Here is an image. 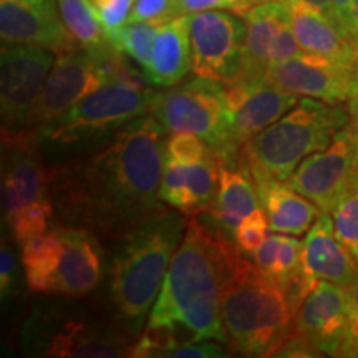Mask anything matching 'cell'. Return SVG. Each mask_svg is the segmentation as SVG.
<instances>
[{
  "mask_svg": "<svg viewBox=\"0 0 358 358\" xmlns=\"http://www.w3.org/2000/svg\"><path fill=\"white\" fill-rule=\"evenodd\" d=\"M352 45L358 55V0H353L352 8Z\"/></svg>",
  "mask_w": 358,
  "mask_h": 358,
  "instance_id": "60d3db41",
  "label": "cell"
},
{
  "mask_svg": "<svg viewBox=\"0 0 358 358\" xmlns=\"http://www.w3.org/2000/svg\"><path fill=\"white\" fill-rule=\"evenodd\" d=\"M348 294V335L340 357H353L358 350V272L347 287Z\"/></svg>",
  "mask_w": 358,
  "mask_h": 358,
  "instance_id": "8d00e7d4",
  "label": "cell"
},
{
  "mask_svg": "<svg viewBox=\"0 0 358 358\" xmlns=\"http://www.w3.org/2000/svg\"><path fill=\"white\" fill-rule=\"evenodd\" d=\"M192 70L189 15H179L159 25L150 70L145 80L159 88L181 83Z\"/></svg>",
  "mask_w": 358,
  "mask_h": 358,
  "instance_id": "603a6c76",
  "label": "cell"
},
{
  "mask_svg": "<svg viewBox=\"0 0 358 358\" xmlns=\"http://www.w3.org/2000/svg\"><path fill=\"white\" fill-rule=\"evenodd\" d=\"M348 129H350L353 145L358 156V77L352 96L348 98Z\"/></svg>",
  "mask_w": 358,
  "mask_h": 358,
  "instance_id": "ab89813d",
  "label": "cell"
},
{
  "mask_svg": "<svg viewBox=\"0 0 358 358\" xmlns=\"http://www.w3.org/2000/svg\"><path fill=\"white\" fill-rule=\"evenodd\" d=\"M254 266L262 274L290 287L302 275V243L289 234H268L252 252Z\"/></svg>",
  "mask_w": 358,
  "mask_h": 358,
  "instance_id": "4316f807",
  "label": "cell"
},
{
  "mask_svg": "<svg viewBox=\"0 0 358 358\" xmlns=\"http://www.w3.org/2000/svg\"><path fill=\"white\" fill-rule=\"evenodd\" d=\"M155 96L156 92L127 65L113 80L75 103L40 138L57 145H73L100 136L151 113Z\"/></svg>",
  "mask_w": 358,
  "mask_h": 358,
  "instance_id": "52a82bcc",
  "label": "cell"
},
{
  "mask_svg": "<svg viewBox=\"0 0 358 358\" xmlns=\"http://www.w3.org/2000/svg\"><path fill=\"white\" fill-rule=\"evenodd\" d=\"M357 179L358 156L350 129L345 127L325 150L307 156L287 179V185L322 213H332Z\"/></svg>",
  "mask_w": 358,
  "mask_h": 358,
  "instance_id": "7c38bea8",
  "label": "cell"
},
{
  "mask_svg": "<svg viewBox=\"0 0 358 358\" xmlns=\"http://www.w3.org/2000/svg\"><path fill=\"white\" fill-rule=\"evenodd\" d=\"M151 113L168 133H191L219 161H236L231 150L232 113L226 85L198 77L156 93Z\"/></svg>",
  "mask_w": 358,
  "mask_h": 358,
  "instance_id": "8992f818",
  "label": "cell"
},
{
  "mask_svg": "<svg viewBox=\"0 0 358 358\" xmlns=\"http://www.w3.org/2000/svg\"><path fill=\"white\" fill-rule=\"evenodd\" d=\"M15 277H17V262L13 257L10 248H7L6 243H2L0 249V292L2 299H7L12 294V289L15 287Z\"/></svg>",
  "mask_w": 358,
  "mask_h": 358,
  "instance_id": "74e56055",
  "label": "cell"
},
{
  "mask_svg": "<svg viewBox=\"0 0 358 358\" xmlns=\"http://www.w3.org/2000/svg\"><path fill=\"white\" fill-rule=\"evenodd\" d=\"M334 7L335 24L340 32L345 35V38L352 43V8L353 0H330ZM353 47V45H352Z\"/></svg>",
  "mask_w": 358,
  "mask_h": 358,
  "instance_id": "f35d334b",
  "label": "cell"
},
{
  "mask_svg": "<svg viewBox=\"0 0 358 358\" xmlns=\"http://www.w3.org/2000/svg\"><path fill=\"white\" fill-rule=\"evenodd\" d=\"M239 252L229 237L191 216L146 329L168 330L191 342H227L221 299Z\"/></svg>",
  "mask_w": 358,
  "mask_h": 358,
  "instance_id": "7a4b0ae2",
  "label": "cell"
},
{
  "mask_svg": "<svg viewBox=\"0 0 358 358\" xmlns=\"http://www.w3.org/2000/svg\"><path fill=\"white\" fill-rule=\"evenodd\" d=\"M243 250L224 282L221 317L232 345L245 357H275L297 327L301 303L289 287L262 274Z\"/></svg>",
  "mask_w": 358,
  "mask_h": 358,
  "instance_id": "277c9868",
  "label": "cell"
},
{
  "mask_svg": "<svg viewBox=\"0 0 358 358\" xmlns=\"http://www.w3.org/2000/svg\"><path fill=\"white\" fill-rule=\"evenodd\" d=\"M22 2H52V0H22Z\"/></svg>",
  "mask_w": 358,
  "mask_h": 358,
  "instance_id": "7bdbcfd3",
  "label": "cell"
},
{
  "mask_svg": "<svg viewBox=\"0 0 358 358\" xmlns=\"http://www.w3.org/2000/svg\"><path fill=\"white\" fill-rule=\"evenodd\" d=\"M159 25L156 22H133L120 29L113 37V45L118 52L124 53L141 66V75L145 78L150 70L153 47L158 37Z\"/></svg>",
  "mask_w": 358,
  "mask_h": 358,
  "instance_id": "f1b7e54d",
  "label": "cell"
},
{
  "mask_svg": "<svg viewBox=\"0 0 358 358\" xmlns=\"http://www.w3.org/2000/svg\"><path fill=\"white\" fill-rule=\"evenodd\" d=\"M248 25L244 65L239 80H256L267 75L277 37L289 25V15L280 0H266L244 17Z\"/></svg>",
  "mask_w": 358,
  "mask_h": 358,
  "instance_id": "cb8c5ba5",
  "label": "cell"
},
{
  "mask_svg": "<svg viewBox=\"0 0 358 358\" xmlns=\"http://www.w3.org/2000/svg\"><path fill=\"white\" fill-rule=\"evenodd\" d=\"M176 17V0H136L128 24L133 22H156L164 24Z\"/></svg>",
  "mask_w": 358,
  "mask_h": 358,
  "instance_id": "d590c367",
  "label": "cell"
},
{
  "mask_svg": "<svg viewBox=\"0 0 358 358\" xmlns=\"http://www.w3.org/2000/svg\"><path fill=\"white\" fill-rule=\"evenodd\" d=\"M25 342L38 355L60 358L129 357L133 347L118 327L62 310H48L29 324Z\"/></svg>",
  "mask_w": 358,
  "mask_h": 358,
  "instance_id": "9c48e42d",
  "label": "cell"
},
{
  "mask_svg": "<svg viewBox=\"0 0 358 358\" xmlns=\"http://www.w3.org/2000/svg\"><path fill=\"white\" fill-rule=\"evenodd\" d=\"M185 227V219L163 208L118 239L108 268V301L129 332H138L151 312Z\"/></svg>",
  "mask_w": 358,
  "mask_h": 358,
  "instance_id": "3957f363",
  "label": "cell"
},
{
  "mask_svg": "<svg viewBox=\"0 0 358 358\" xmlns=\"http://www.w3.org/2000/svg\"><path fill=\"white\" fill-rule=\"evenodd\" d=\"M307 2L312 3V6H315L317 8H320L322 12H325L327 15H329L330 19L335 22V19H334V7H332V2H330V0H307ZM335 25H337V24H335Z\"/></svg>",
  "mask_w": 358,
  "mask_h": 358,
  "instance_id": "b9f144b4",
  "label": "cell"
},
{
  "mask_svg": "<svg viewBox=\"0 0 358 358\" xmlns=\"http://www.w3.org/2000/svg\"><path fill=\"white\" fill-rule=\"evenodd\" d=\"M287 10L290 27L303 52L355 64L358 55L335 22L307 0H280Z\"/></svg>",
  "mask_w": 358,
  "mask_h": 358,
  "instance_id": "7402d4cb",
  "label": "cell"
},
{
  "mask_svg": "<svg viewBox=\"0 0 358 358\" xmlns=\"http://www.w3.org/2000/svg\"><path fill=\"white\" fill-rule=\"evenodd\" d=\"M60 252L62 239L57 229L22 244V266L30 290L38 294H52Z\"/></svg>",
  "mask_w": 358,
  "mask_h": 358,
  "instance_id": "83f0119b",
  "label": "cell"
},
{
  "mask_svg": "<svg viewBox=\"0 0 358 358\" xmlns=\"http://www.w3.org/2000/svg\"><path fill=\"white\" fill-rule=\"evenodd\" d=\"M58 3L0 0V37L6 45H30L57 55L78 48L62 19Z\"/></svg>",
  "mask_w": 358,
  "mask_h": 358,
  "instance_id": "2e32d148",
  "label": "cell"
},
{
  "mask_svg": "<svg viewBox=\"0 0 358 358\" xmlns=\"http://www.w3.org/2000/svg\"><path fill=\"white\" fill-rule=\"evenodd\" d=\"M219 182V163L211 151L198 163L185 164L166 155L159 199L187 216H198L213 204Z\"/></svg>",
  "mask_w": 358,
  "mask_h": 358,
  "instance_id": "d6986e66",
  "label": "cell"
},
{
  "mask_svg": "<svg viewBox=\"0 0 358 358\" xmlns=\"http://www.w3.org/2000/svg\"><path fill=\"white\" fill-rule=\"evenodd\" d=\"M217 191L208 213L214 227L229 239L231 237L234 239L239 224L250 213L261 208V201H259L256 181L243 159L237 158L231 163L217 159Z\"/></svg>",
  "mask_w": 358,
  "mask_h": 358,
  "instance_id": "44dd1931",
  "label": "cell"
},
{
  "mask_svg": "<svg viewBox=\"0 0 358 358\" xmlns=\"http://www.w3.org/2000/svg\"><path fill=\"white\" fill-rule=\"evenodd\" d=\"M330 214L337 237L358 261V179Z\"/></svg>",
  "mask_w": 358,
  "mask_h": 358,
  "instance_id": "f546056e",
  "label": "cell"
},
{
  "mask_svg": "<svg viewBox=\"0 0 358 358\" xmlns=\"http://www.w3.org/2000/svg\"><path fill=\"white\" fill-rule=\"evenodd\" d=\"M357 272L358 264L337 237L330 213H320L302 243V275L313 285L329 280L348 287Z\"/></svg>",
  "mask_w": 358,
  "mask_h": 358,
  "instance_id": "ffe728a7",
  "label": "cell"
},
{
  "mask_svg": "<svg viewBox=\"0 0 358 358\" xmlns=\"http://www.w3.org/2000/svg\"><path fill=\"white\" fill-rule=\"evenodd\" d=\"M57 3L66 29L80 48L98 57H111L118 52L92 0H57Z\"/></svg>",
  "mask_w": 358,
  "mask_h": 358,
  "instance_id": "484cf974",
  "label": "cell"
},
{
  "mask_svg": "<svg viewBox=\"0 0 358 358\" xmlns=\"http://www.w3.org/2000/svg\"><path fill=\"white\" fill-rule=\"evenodd\" d=\"M226 92L232 113L231 150L236 156H239L245 143L275 123L299 101L295 93L280 88L266 77L237 80L226 87Z\"/></svg>",
  "mask_w": 358,
  "mask_h": 358,
  "instance_id": "5bb4252c",
  "label": "cell"
},
{
  "mask_svg": "<svg viewBox=\"0 0 358 358\" xmlns=\"http://www.w3.org/2000/svg\"><path fill=\"white\" fill-rule=\"evenodd\" d=\"M268 229L271 227H268L266 213H264L262 208H259L239 224L234 234V244L243 252L252 254L266 241Z\"/></svg>",
  "mask_w": 358,
  "mask_h": 358,
  "instance_id": "1f68e13d",
  "label": "cell"
},
{
  "mask_svg": "<svg viewBox=\"0 0 358 358\" xmlns=\"http://www.w3.org/2000/svg\"><path fill=\"white\" fill-rule=\"evenodd\" d=\"M262 2L266 0H176V17L206 10H226L245 17Z\"/></svg>",
  "mask_w": 358,
  "mask_h": 358,
  "instance_id": "d6a6232c",
  "label": "cell"
},
{
  "mask_svg": "<svg viewBox=\"0 0 358 358\" xmlns=\"http://www.w3.org/2000/svg\"><path fill=\"white\" fill-rule=\"evenodd\" d=\"M166 155L179 163L192 164L209 155V148L201 138L191 133H171L166 141Z\"/></svg>",
  "mask_w": 358,
  "mask_h": 358,
  "instance_id": "836d02e7",
  "label": "cell"
},
{
  "mask_svg": "<svg viewBox=\"0 0 358 358\" xmlns=\"http://www.w3.org/2000/svg\"><path fill=\"white\" fill-rule=\"evenodd\" d=\"M345 127L348 113L342 106L303 96L282 118L245 143L239 158L254 181L287 182L307 156L325 150Z\"/></svg>",
  "mask_w": 358,
  "mask_h": 358,
  "instance_id": "5b68a950",
  "label": "cell"
},
{
  "mask_svg": "<svg viewBox=\"0 0 358 358\" xmlns=\"http://www.w3.org/2000/svg\"><path fill=\"white\" fill-rule=\"evenodd\" d=\"M261 208L266 213L271 231L301 236L312 227L322 213L312 201L303 198L289 185L275 179L256 181Z\"/></svg>",
  "mask_w": 358,
  "mask_h": 358,
  "instance_id": "d4e9b609",
  "label": "cell"
},
{
  "mask_svg": "<svg viewBox=\"0 0 358 358\" xmlns=\"http://www.w3.org/2000/svg\"><path fill=\"white\" fill-rule=\"evenodd\" d=\"M62 252L52 294L69 299L87 297L103 275V252L95 232L85 226L58 227Z\"/></svg>",
  "mask_w": 358,
  "mask_h": 358,
  "instance_id": "ac0fdd59",
  "label": "cell"
},
{
  "mask_svg": "<svg viewBox=\"0 0 358 358\" xmlns=\"http://www.w3.org/2000/svg\"><path fill=\"white\" fill-rule=\"evenodd\" d=\"M127 65L122 52L98 57L78 47L60 53L24 133L38 140L45 129L60 120L75 103L113 80Z\"/></svg>",
  "mask_w": 358,
  "mask_h": 358,
  "instance_id": "ba28073f",
  "label": "cell"
},
{
  "mask_svg": "<svg viewBox=\"0 0 358 358\" xmlns=\"http://www.w3.org/2000/svg\"><path fill=\"white\" fill-rule=\"evenodd\" d=\"M55 55L52 50L30 45L2 43L0 57V113L2 134L24 133L42 95Z\"/></svg>",
  "mask_w": 358,
  "mask_h": 358,
  "instance_id": "8fae6325",
  "label": "cell"
},
{
  "mask_svg": "<svg viewBox=\"0 0 358 358\" xmlns=\"http://www.w3.org/2000/svg\"><path fill=\"white\" fill-rule=\"evenodd\" d=\"M164 131L155 116H140L62 179L55 174L53 181L60 182L62 203L71 219L95 234L118 241L161 211Z\"/></svg>",
  "mask_w": 358,
  "mask_h": 358,
  "instance_id": "6da1fadb",
  "label": "cell"
},
{
  "mask_svg": "<svg viewBox=\"0 0 358 358\" xmlns=\"http://www.w3.org/2000/svg\"><path fill=\"white\" fill-rule=\"evenodd\" d=\"M248 25L226 10H206L189 15L192 71L229 87L243 73Z\"/></svg>",
  "mask_w": 358,
  "mask_h": 358,
  "instance_id": "30bf717a",
  "label": "cell"
},
{
  "mask_svg": "<svg viewBox=\"0 0 358 358\" xmlns=\"http://www.w3.org/2000/svg\"><path fill=\"white\" fill-rule=\"evenodd\" d=\"M53 209H55L53 201L45 199L27 206L24 211L17 214L15 219L8 224L15 234L17 243L24 244L29 239L48 232V222L53 216Z\"/></svg>",
  "mask_w": 358,
  "mask_h": 358,
  "instance_id": "4dcf8cb0",
  "label": "cell"
},
{
  "mask_svg": "<svg viewBox=\"0 0 358 358\" xmlns=\"http://www.w3.org/2000/svg\"><path fill=\"white\" fill-rule=\"evenodd\" d=\"M134 2L136 0H92L111 42H113L115 35L120 32V29L128 24Z\"/></svg>",
  "mask_w": 358,
  "mask_h": 358,
  "instance_id": "e575fe53",
  "label": "cell"
},
{
  "mask_svg": "<svg viewBox=\"0 0 358 358\" xmlns=\"http://www.w3.org/2000/svg\"><path fill=\"white\" fill-rule=\"evenodd\" d=\"M295 332L320 355L340 357L348 335L347 287L329 280L317 282L299 308Z\"/></svg>",
  "mask_w": 358,
  "mask_h": 358,
  "instance_id": "e0dca14e",
  "label": "cell"
},
{
  "mask_svg": "<svg viewBox=\"0 0 358 358\" xmlns=\"http://www.w3.org/2000/svg\"><path fill=\"white\" fill-rule=\"evenodd\" d=\"M3 146V178H2V203L3 219L10 224L17 214L27 206L38 201L52 199L53 176L35 153L34 143L37 141L30 134H2Z\"/></svg>",
  "mask_w": 358,
  "mask_h": 358,
  "instance_id": "9a60e30c",
  "label": "cell"
},
{
  "mask_svg": "<svg viewBox=\"0 0 358 358\" xmlns=\"http://www.w3.org/2000/svg\"><path fill=\"white\" fill-rule=\"evenodd\" d=\"M357 77L358 62L347 64L308 52L271 66L266 75L272 83L297 96L315 98L332 105L348 101Z\"/></svg>",
  "mask_w": 358,
  "mask_h": 358,
  "instance_id": "4fadbf2b",
  "label": "cell"
}]
</instances>
